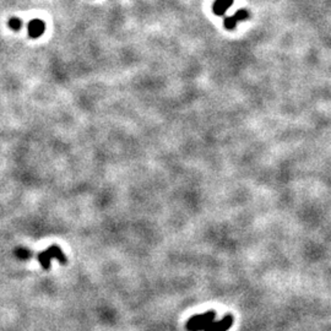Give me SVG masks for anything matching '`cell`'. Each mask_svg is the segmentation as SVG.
Instances as JSON below:
<instances>
[{
  "instance_id": "obj_6",
  "label": "cell",
  "mask_w": 331,
  "mask_h": 331,
  "mask_svg": "<svg viewBox=\"0 0 331 331\" xmlns=\"http://www.w3.org/2000/svg\"><path fill=\"white\" fill-rule=\"evenodd\" d=\"M249 16H250V14H249V11L247 10V9H241V10L235 11L233 17H234V20L237 21V23H238V22H241V21L248 20Z\"/></svg>"
},
{
  "instance_id": "obj_1",
  "label": "cell",
  "mask_w": 331,
  "mask_h": 331,
  "mask_svg": "<svg viewBox=\"0 0 331 331\" xmlns=\"http://www.w3.org/2000/svg\"><path fill=\"white\" fill-rule=\"evenodd\" d=\"M216 313L214 311L206 312L205 314H199V315H195L193 318L189 319L188 324H186V329L189 331H200V330H205L207 325L210 323L214 321L215 319Z\"/></svg>"
},
{
  "instance_id": "obj_7",
  "label": "cell",
  "mask_w": 331,
  "mask_h": 331,
  "mask_svg": "<svg viewBox=\"0 0 331 331\" xmlns=\"http://www.w3.org/2000/svg\"><path fill=\"white\" fill-rule=\"evenodd\" d=\"M22 20L20 17H11L9 20V27L14 31H20L21 27H22Z\"/></svg>"
},
{
  "instance_id": "obj_3",
  "label": "cell",
  "mask_w": 331,
  "mask_h": 331,
  "mask_svg": "<svg viewBox=\"0 0 331 331\" xmlns=\"http://www.w3.org/2000/svg\"><path fill=\"white\" fill-rule=\"evenodd\" d=\"M46 31V23L41 18H32L29 23V34L32 38H38Z\"/></svg>"
},
{
  "instance_id": "obj_5",
  "label": "cell",
  "mask_w": 331,
  "mask_h": 331,
  "mask_svg": "<svg viewBox=\"0 0 331 331\" xmlns=\"http://www.w3.org/2000/svg\"><path fill=\"white\" fill-rule=\"evenodd\" d=\"M233 4V0H215V3L212 5V11L217 16H223L228 8H231Z\"/></svg>"
},
{
  "instance_id": "obj_2",
  "label": "cell",
  "mask_w": 331,
  "mask_h": 331,
  "mask_svg": "<svg viewBox=\"0 0 331 331\" xmlns=\"http://www.w3.org/2000/svg\"><path fill=\"white\" fill-rule=\"evenodd\" d=\"M50 258H57L62 264H65V263H66V258H65L64 254L62 253V250H60L57 246H52L50 249H47L46 251H42V253L39 254L38 259L39 262H41L42 266H43V269L46 270L50 269Z\"/></svg>"
},
{
  "instance_id": "obj_8",
  "label": "cell",
  "mask_w": 331,
  "mask_h": 331,
  "mask_svg": "<svg viewBox=\"0 0 331 331\" xmlns=\"http://www.w3.org/2000/svg\"><path fill=\"white\" fill-rule=\"evenodd\" d=\"M223 25H225L226 29L232 31V30H234L235 26H237V21L234 20L233 16H226L225 20H223Z\"/></svg>"
},
{
  "instance_id": "obj_4",
  "label": "cell",
  "mask_w": 331,
  "mask_h": 331,
  "mask_svg": "<svg viewBox=\"0 0 331 331\" xmlns=\"http://www.w3.org/2000/svg\"><path fill=\"white\" fill-rule=\"evenodd\" d=\"M233 318L232 315H226L222 320L212 321L205 328L204 331H226L232 326Z\"/></svg>"
}]
</instances>
